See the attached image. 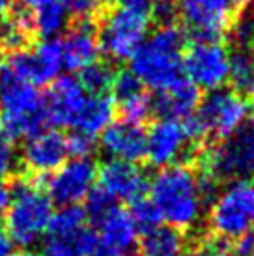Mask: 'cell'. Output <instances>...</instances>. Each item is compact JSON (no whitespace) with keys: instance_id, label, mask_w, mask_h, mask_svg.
Listing matches in <instances>:
<instances>
[{"instance_id":"1","label":"cell","mask_w":254,"mask_h":256,"mask_svg":"<svg viewBox=\"0 0 254 256\" xmlns=\"http://www.w3.org/2000/svg\"><path fill=\"white\" fill-rule=\"evenodd\" d=\"M212 180L185 163L162 166L150 184V198L168 226L190 230L200 222L213 192Z\"/></svg>"},{"instance_id":"2","label":"cell","mask_w":254,"mask_h":256,"mask_svg":"<svg viewBox=\"0 0 254 256\" xmlns=\"http://www.w3.org/2000/svg\"><path fill=\"white\" fill-rule=\"evenodd\" d=\"M185 52V32L174 22L161 24L136 47L129 64L146 88L161 92L182 78Z\"/></svg>"},{"instance_id":"3","label":"cell","mask_w":254,"mask_h":256,"mask_svg":"<svg viewBox=\"0 0 254 256\" xmlns=\"http://www.w3.org/2000/svg\"><path fill=\"white\" fill-rule=\"evenodd\" d=\"M47 126L43 114V96L38 86L22 80L0 64V133L12 140L26 138Z\"/></svg>"},{"instance_id":"4","label":"cell","mask_w":254,"mask_h":256,"mask_svg":"<svg viewBox=\"0 0 254 256\" xmlns=\"http://www.w3.org/2000/svg\"><path fill=\"white\" fill-rule=\"evenodd\" d=\"M52 212V200L38 180H17L12 187V200L4 215V230L14 245L28 249L43 240Z\"/></svg>"},{"instance_id":"5","label":"cell","mask_w":254,"mask_h":256,"mask_svg":"<svg viewBox=\"0 0 254 256\" xmlns=\"http://www.w3.org/2000/svg\"><path fill=\"white\" fill-rule=\"evenodd\" d=\"M248 116L247 100L234 90L215 88L200 100L194 114L184 120L190 142L198 146L208 138H226L245 126Z\"/></svg>"},{"instance_id":"6","label":"cell","mask_w":254,"mask_h":256,"mask_svg":"<svg viewBox=\"0 0 254 256\" xmlns=\"http://www.w3.org/2000/svg\"><path fill=\"white\" fill-rule=\"evenodd\" d=\"M202 176L213 184L254 180V126H241L200 157Z\"/></svg>"},{"instance_id":"7","label":"cell","mask_w":254,"mask_h":256,"mask_svg":"<svg viewBox=\"0 0 254 256\" xmlns=\"http://www.w3.org/2000/svg\"><path fill=\"white\" fill-rule=\"evenodd\" d=\"M208 224L215 238L234 242L250 232L254 224V184L232 182L210 204Z\"/></svg>"},{"instance_id":"8","label":"cell","mask_w":254,"mask_h":256,"mask_svg":"<svg viewBox=\"0 0 254 256\" xmlns=\"http://www.w3.org/2000/svg\"><path fill=\"white\" fill-rule=\"evenodd\" d=\"M152 14L116 6L106 12L98 32L99 49L114 62L129 60L148 36Z\"/></svg>"},{"instance_id":"9","label":"cell","mask_w":254,"mask_h":256,"mask_svg":"<svg viewBox=\"0 0 254 256\" xmlns=\"http://www.w3.org/2000/svg\"><path fill=\"white\" fill-rule=\"evenodd\" d=\"M241 10L238 0H178L176 14L196 40H219Z\"/></svg>"},{"instance_id":"10","label":"cell","mask_w":254,"mask_h":256,"mask_svg":"<svg viewBox=\"0 0 254 256\" xmlns=\"http://www.w3.org/2000/svg\"><path fill=\"white\" fill-rule=\"evenodd\" d=\"M184 72L198 90L224 86L230 72V50L219 40H194L184 52Z\"/></svg>"},{"instance_id":"11","label":"cell","mask_w":254,"mask_h":256,"mask_svg":"<svg viewBox=\"0 0 254 256\" xmlns=\"http://www.w3.org/2000/svg\"><path fill=\"white\" fill-rule=\"evenodd\" d=\"M6 64L10 70L17 73L22 80L34 86L50 84L54 78L60 77L64 70L62 47L60 38H50L38 43L34 49H19L8 54Z\"/></svg>"},{"instance_id":"12","label":"cell","mask_w":254,"mask_h":256,"mask_svg":"<svg viewBox=\"0 0 254 256\" xmlns=\"http://www.w3.org/2000/svg\"><path fill=\"white\" fill-rule=\"evenodd\" d=\"M98 182V166L90 157H73L64 161L50 174L47 182V194L60 206L78 204L86 198Z\"/></svg>"},{"instance_id":"13","label":"cell","mask_w":254,"mask_h":256,"mask_svg":"<svg viewBox=\"0 0 254 256\" xmlns=\"http://www.w3.org/2000/svg\"><path fill=\"white\" fill-rule=\"evenodd\" d=\"M194 144L190 142L182 120H157L146 133V157L152 166L162 168L168 164L180 163L185 156L194 152Z\"/></svg>"},{"instance_id":"14","label":"cell","mask_w":254,"mask_h":256,"mask_svg":"<svg viewBox=\"0 0 254 256\" xmlns=\"http://www.w3.org/2000/svg\"><path fill=\"white\" fill-rule=\"evenodd\" d=\"M68 140L58 129H40L24 138L19 154V163H22L32 174L42 176L54 172L68 161Z\"/></svg>"},{"instance_id":"15","label":"cell","mask_w":254,"mask_h":256,"mask_svg":"<svg viewBox=\"0 0 254 256\" xmlns=\"http://www.w3.org/2000/svg\"><path fill=\"white\" fill-rule=\"evenodd\" d=\"M86 100L84 88L77 77L60 75L50 82L43 96V114L47 126L52 128H73L78 110Z\"/></svg>"},{"instance_id":"16","label":"cell","mask_w":254,"mask_h":256,"mask_svg":"<svg viewBox=\"0 0 254 256\" xmlns=\"http://www.w3.org/2000/svg\"><path fill=\"white\" fill-rule=\"evenodd\" d=\"M99 187L116 202H133L144 196L148 178L136 163L108 159L98 170Z\"/></svg>"},{"instance_id":"17","label":"cell","mask_w":254,"mask_h":256,"mask_svg":"<svg viewBox=\"0 0 254 256\" xmlns=\"http://www.w3.org/2000/svg\"><path fill=\"white\" fill-rule=\"evenodd\" d=\"M99 146L110 159L138 163L146 157V131L142 124L112 120L99 135Z\"/></svg>"},{"instance_id":"18","label":"cell","mask_w":254,"mask_h":256,"mask_svg":"<svg viewBox=\"0 0 254 256\" xmlns=\"http://www.w3.org/2000/svg\"><path fill=\"white\" fill-rule=\"evenodd\" d=\"M64 68L70 72H80L82 68L96 62L99 56V40L92 21H78L66 30L60 40Z\"/></svg>"},{"instance_id":"19","label":"cell","mask_w":254,"mask_h":256,"mask_svg":"<svg viewBox=\"0 0 254 256\" xmlns=\"http://www.w3.org/2000/svg\"><path fill=\"white\" fill-rule=\"evenodd\" d=\"M114 94V103L118 105L122 118L134 124H142L152 114V98L146 86L140 82L131 72H120L114 75L110 84Z\"/></svg>"},{"instance_id":"20","label":"cell","mask_w":254,"mask_h":256,"mask_svg":"<svg viewBox=\"0 0 254 256\" xmlns=\"http://www.w3.org/2000/svg\"><path fill=\"white\" fill-rule=\"evenodd\" d=\"M200 103V90L187 78H180L172 86L164 88L152 100V108L161 118L168 120H185L194 114Z\"/></svg>"},{"instance_id":"21","label":"cell","mask_w":254,"mask_h":256,"mask_svg":"<svg viewBox=\"0 0 254 256\" xmlns=\"http://www.w3.org/2000/svg\"><path fill=\"white\" fill-rule=\"evenodd\" d=\"M96 224L99 228V238H101L103 245H106V247L129 252L138 243V234L140 232H138L133 217L127 210L114 206Z\"/></svg>"},{"instance_id":"22","label":"cell","mask_w":254,"mask_h":256,"mask_svg":"<svg viewBox=\"0 0 254 256\" xmlns=\"http://www.w3.org/2000/svg\"><path fill=\"white\" fill-rule=\"evenodd\" d=\"M98 245V234L92 228L82 226L71 232L45 234L42 243V256H88Z\"/></svg>"},{"instance_id":"23","label":"cell","mask_w":254,"mask_h":256,"mask_svg":"<svg viewBox=\"0 0 254 256\" xmlns=\"http://www.w3.org/2000/svg\"><path fill=\"white\" fill-rule=\"evenodd\" d=\"M114 100L106 94H90L86 96L82 107L78 110V116L73 129L78 133L98 138L106 126L114 120Z\"/></svg>"},{"instance_id":"24","label":"cell","mask_w":254,"mask_h":256,"mask_svg":"<svg viewBox=\"0 0 254 256\" xmlns=\"http://www.w3.org/2000/svg\"><path fill=\"white\" fill-rule=\"evenodd\" d=\"M138 256H184L187 240L182 230L168 224H157L142 232L138 240Z\"/></svg>"},{"instance_id":"25","label":"cell","mask_w":254,"mask_h":256,"mask_svg":"<svg viewBox=\"0 0 254 256\" xmlns=\"http://www.w3.org/2000/svg\"><path fill=\"white\" fill-rule=\"evenodd\" d=\"M28 21L32 32L42 36L43 40L58 38L68 30L70 12L64 0H43L32 6V14H28Z\"/></svg>"},{"instance_id":"26","label":"cell","mask_w":254,"mask_h":256,"mask_svg":"<svg viewBox=\"0 0 254 256\" xmlns=\"http://www.w3.org/2000/svg\"><path fill=\"white\" fill-rule=\"evenodd\" d=\"M228 80L232 82V90L240 96L254 98V49L236 47L230 54V72Z\"/></svg>"},{"instance_id":"27","label":"cell","mask_w":254,"mask_h":256,"mask_svg":"<svg viewBox=\"0 0 254 256\" xmlns=\"http://www.w3.org/2000/svg\"><path fill=\"white\" fill-rule=\"evenodd\" d=\"M32 26L28 21V14L10 15L8 19L0 21V49L10 52H15L19 49H24L32 36Z\"/></svg>"},{"instance_id":"28","label":"cell","mask_w":254,"mask_h":256,"mask_svg":"<svg viewBox=\"0 0 254 256\" xmlns=\"http://www.w3.org/2000/svg\"><path fill=\"white\" fill-rule=\"evenodd\" d=\"M116 72L108 62H101L96 60L90 66L82 68L78 72V82L88 94H106L110 90V84L114 80Z\"/></svg>"},{"instance_id":"29","label":"cell","mask_w":254,"mask_h":256,"mask_svg":"<svg viewBox=\"0 0 254 256\" xmlns=\"http://www.w3.org/2000/svg\"><path fill=\"white\" fill-rule=\"evenodd\" d=\"M86 214L78 204L60 206V210L52 212L49 220V226L45 234H60V232H71L77 228L86 226Z\"/></svg>"},{"instance_id":"30","label":"cell","mask_w":254,"mask_h":256,"mask_svg":"<svg viewBox=\"0 0 254 256\" xmlns=\"http://www.w3.org/2000/svg\"><path fill=\"white\" fill-rule=\"evenodd\" d=\"M131 217H133L134 224L138 228V232H146L150 228H156L157 224H161V215L157 212L156 204L152 202V198L140 196L131 202V208L127 210Z\"/></svg>"},{"instance_id":"31","label":"cell","mask_w":254,"mask_h":256,"mask_svg":"<svg viewBox=\"0 0 254 256\" xmlns=\"http://www.w3.org/2000/svg\"><path fill=\"white\" fill-rule=\"evenodd\" d=\"M84 214L86 217H90L94 222H98L101 217H105L114 206H116V200L110 198L101 187H94L92 191L86 194L84 198Z\"/></svg>"},{"instance_id":"32","label":"cell","mask_w":254,"mask_h":256,"mask_svg":"<svg viewBox=\"0 0 254 256\" xmlns=\"http://www.w3.org/2000/svg\"><path fill=\"white\" fill-rule=\"evenodd\" d=\"M19 164V152L12 138L0 133V180L10 178Z\"/></svg>"},{"instance_id":"33","label":"cell","mask_w":254,"mask_h":256,"mask_svg":"<svg viewBox=\"0 0 254 256\" xmlns=\"http://www.w3.org/2000/svg\"><path fill=\"white\" fill-rule=\"evenodd\" d=\"M64 4L70 15L77 17L78 21H90L105 8L106 0H64Z\"/></svg>"},{"instance_id":"34","label":"cell","mask_w":254,"mask_h":256,"mask_svg":"<svg viewBox=\"0 0 254 256\" xmlns=\"http://www.w3.org/2000/svg\"><path fill=\"white\" fill-rule=\"evenodd\" d=\"M184 256H230V242H224L219 238L206 240L190 249H185Z\"/></svg>"},{"instance_id":"35","label":"cell","mask_w":254,"mask_h":256,"mask_svg":"<svg viewBox=\"0 0 254 256\" xmlns=\"http://www.w3.org/2000/svg\"><path fill=\"white\" fill-rule=\"evenodd\" d=\"M68 140V154L71 157H92V154L96 152V138L73 131L70 136H66Z\"/></svg>"},{"instance_id":"36","label":"cell","mask_w":254,"mask_h":256,"mask_svg":"<svg viewBox=\"0 0 254 256\" xmlns=\"http://www.w3.org/2000/svg\"><path fill=\"white\" fill-rule=\"evenodd\" d=\"M254 252V234L247 232L241 238L230 242V254L232 256H248Z\"/></svg>"},{"instance_id":"37","label":"cell","mask_w":254,"mask_h":256,"mask_svg":"<svg viewBox=\"0 0 254 256\" xmlns=\"http://www.w3.org/2000/svg\"><path fill=\"white\" fill-rule=\"evenodd\" d=\"M10 200H12V187L6 184V180H0V219L6 215Z\"/></svg>"},{"instance_id":"38","label":"cell","mask_w":254,"mask_h":256,"mask_svg":"<svg viewBox=\"0 0 254 256\" xmlns=\"http://www.w3.org/2000/svg\"><path fill=\"white\" fill-rule=\"evenodd\" d=\"M118 6L129 8V10H138V12H150L152 14V0H116Z\"/></svg>"},{"instance_id":"39","label":"cell","mask_w":254,"mask_h":256,"mask_svg":"<svg viewBox=\"0 0 254 256\" xmlns=\"http://www.w3.org/2000/svg\"><path fill=\"white\" fill-rule=\"evenodd\" d=\"M14 242L10 240V236L4 228L0 226V256H12L14 254Z\"/></svg>"},{"instance_id":"40","label":"cell","mask_w":254,"mask_h":256,"mask_svg":"<svg viewBox=\"0 0 254 256\" xmlns=\"http://www.w3.org/2000/svg\"><path fill=\"white\" fill-rule=\"evenodd\" d=\"M88 256H129V254L124 252V250L112 249V247H106V245H103V243H99L98 247H96Z\"/></svg>"},{"instance_id":"41","label":"cell","mask_w":254,"mask_h":256,"mask_svg":"<svg viewBox=\"0 0 254 256\" xmlns=\"http://www.w3.org/2000/svg\"><path fill=\"white\" fill-rule=\"evenodd\" d=\"M14 8L15 0H0V21H4L14 14Z\"/></svg>"},{"instance_id":"42","label":"cell","mask_w":254,"mask_h":256,"mask_svg":"<svg viewBox=\"0 0 254 256\" xmlns=\"http://www.w3.org/2000/svg\"><path fill=\"white\" fill-rule=\"evenodd\" d=\"M21 4H24V6H28V8H32V6H36V4H40V2H43V0H19Z\"/></svg>"},{"instance_id":"43","label":"cell","mask_w":254,"mask_h":256,"mask_svg":"<svg viewBox=\"0 0 254 256\" xmlns=\"http://www.w3.org/2000/svg\"><path fill=\"white\" fill-rule=\"evenodd\" d=\"M12 256H42V254H38V252H32V250H21V252H17V254H12Z\"/></svg>"},{"instance_id":"44","label":"cell","mask_w":254,"mask_h":256,"mask_svg":"<svg viewBox=\"0 0 254 256\" xmlns=\"http://www.w3.org/2000/svg\"><path fill=\"white\" fill-rule=\"evenodd\" d=\"M248 2H252V14H254V0H248Z\"/></svg>"},{"instance_id":"45","label":"cell","mask_w":254,"mask_h":256,"mask_svg":"<svg viewBox=\"0 0 254 256\" xmlns=\"http://www.w3.org/2000/svg\"><path fill=\"white\" fill-rule=\"evenodd\" d=\"M252 122H254V110H252Z\"/></svg>"},{"instance_id":"46","label":"cell","mask_w":254,"mask_h":256,"mask_svg":"<svg viewBox=\"0 0 254 256\" xmlns=\"http://www.w3.org/2000/svg\"><path fill=\"white\" fill-rule=\"evenodd\" d=\"M248 256H254V252H252V254H248Z\"/></svg>"}]
</instances>
